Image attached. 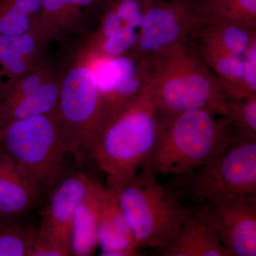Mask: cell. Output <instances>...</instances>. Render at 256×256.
Wrapping results in <instances>:
<instances>
[{"label": "cell", "mask_w": 256, "mask_h": 256, "mask_svg": "<svg viewBox=\"0 0 256 256\" xmlns=\"http://www.w3.org/2000/svg\"><path fill=\"white\" fill-rule=\"evenodd\" d=\"M142 57L144 86L159 118L201 109L228 118V96L188 42Z\"/></svg>", "instance_id": "1"}, {"label": "cell", "mask_w": 256, "mask_h": 256, "mask_svg": "<svg viewBox=\"0 0 256 256\" xmlns=\"http://www.w3.org/2000/svg\"><path fill=\"white\" fill-rule=\"evenodd\" d=\"M159 122L158 141L148 162L156 175L188 178L240 134L228 118L202 109L159 118Z\"/></svg>", "instance_id": "2"}, {"label": "cell", "mask_w": 256, "mask_h": 256, "mask_svg": "<svg viewBox=\"0 0 256 256\" xmlns=\"http://www.w3.org/2000/svg\"><path fill=\"white\" fill-rule=\"evenodd\" d=\"M0 150L47 196L68 172L67 160L76 152L57 112L14 121L0 128Z\"/></svg>", "instance_id": "3"}, {"label": "cell", "mask_w": 256, "mask_h": 256, "mask_svg": "<svg viewBox=\"0 0 256 256\" xmlns=\"http://www.w3.org/2000/svg\"><path fill=\"white\" fill-rule=\"evenodd\" d=\"M158 111L146 87L101 132L92 159L106 182L121 188L149 162L159 136Z\"/></svg>", "instance_id": "4"}, {"label": "cell", "mask_w": 256, "mask_h": 256, "mask_svg": "<svg viewBox=\"0 0 256 256\" xmlns=\"http://www.w3.org/2000/svg\"><path fill=\"white\" fill-rule=\"evenodd\" d=\"M156 176L146 163L119 192L121 210L140 250L168 246L192 213Z\"/></svg>", "instance_id": "5"}, {"label": "cell", "mask_w": 256, "mask_h": 256, "mask_svg": "<svg viewBox=\"0 0 256 256\" xmlns=\"http://www.w3.org/2000/svg\"><path fill=\"white\" fill-rule=\"evenodd\" d=\"M56 112L73 141L78 164L92 159L106 114L94 69L79 48L62 72Z\"/></svg>", "instance_id": "6"}, {"label": "cell", "mask_w": 256, "mask_h": 256, "mask_svg": "<svg viewBox=\"0 0 256 256\" xmlns=\"http://www.w3.org/2000/svg\"><path fill=\"white\" fill-rule=\"evenodd\" d=\"M188 180L186 193L201 202L216 194L256 196V138L240 134Z\"/></svg>", "instance_id": "7"}, {"label": "cell", "mask_w": 256, "mask_h": 256, "mask_svg": "<svg viewBox=\"0 0 256 256\" xmlns=\"http://www.w3.org/2000/svg\"><path fill=\"white\" fill-rule=\"evenodd\" d=\"M200 208L229 256H256V196L213 195Z\"/></svg>", "instance_id": "8"}, {"label": "cell", "mask_w": 256, "mask_h": 256, "mask_svg": "<svg viewBox=\"0 0 256 256\" xmlns=\"http://www.w3.org/2000/svg\"><path fill=\"white\" fill-rule=\"evenodd\" d=\"M198 0H149L132 52L146 56L180 42H188L200 24Z\"/></svg>", "instance_id": "9"}, {"label": "cell", "mask_w": 256, "mask_h": 256, "mask_svg": "<svg viewBox=\"0 0 256 256\" xmlns=\"http://www.w3.org/2000/svg\"><path fill=\"white\" fill-rule=\"evenodd\" d=\"M79 48L88 58L95 73L107 124L142 90L146 80L144 58L132 52L104 58Z\"/></svg>", "instance_id": "10"}, {"label": "cell", "mask_w": 256, "mask_h": 256, "mask_svg": "<svg viewBox=\"0 0 256 256\" xmlns=\"http://www.w3.org/2000/svg\"><path fill=\"white\" fill-rule=\"evenodd\" d=\"M90 176L69 171L47 195L37 234L70 252V230L76 208L87 188Z\"/></svg>", "instance_id": "11"}, {"label": "cell", "mask_w": 256, "mask_h": 256, "mask_svg": "<svg viewBox=\"0 0 256 256\" xmlns=\"http://www.w3.org/2000/svg\"><path fill=\"white\" fill-rule=\"evenodd\" d=\"M120 190L112 184H106L97 230L100 255L140 256V249L120 205Z\"/></svg>", "instance_id": "12"}, {"label": "cell", "mask_w": 256, "mask_h": 256, "mask_svg": "<svg viewBox=\"0 0 256 256\" xmlns=\"http://www.w3.org/2000/svg\"><path fill=\"white\" fill-rule=\"evenodd\" d=\"M104 190L105 185L90 176L87 188L76 208L72 220V256H92L98 248V225Z\"/></svg>", "instance_id": "13"}, {"label": "cell", "mask_w": 256, "mask_h": 256, "mask_svg": "<svg viewBox=\"0 0 256 256\" xmlns=\"http://www.w3.org/2000/svg\"><path fill=\"white\" fill-rule=\"evenodd\" d=\"M161 256H229L201 208L192 212L178 235L168 246L158 250Z\"/></svg>", "instance_id": "14"}, {"label": "cell", "mask_w": 256, "mask_h": 256, "mask_svg": "<svg viewBox=\"0 0 256 256\" xmlns=\"http://www.w3.org/2000/svg\"><path fill=\"white\" fill-rule=\"evenodd\" d=\"M42 198L28 178L0 150V217L20 220Z\"/></svg>", "instance_id": "15"}, {"label": "cell", "mask_w": 256, "mask_h": 256, "mask_svg": "<svg viewBox=\"0 0 256 256\" xmlns=\"http://www.w3.org/2000/svg\"><path fill=\"white\" fill-rule=\"evenodd\" d=\"M62 72L58 70L30 95L6 105L0 104V128L14 121L56 112Z\"/></svg>", "instance_id": "16"}, {"label": "cell", "mask_w": 256, "mask_h": 256, "mask_svg": "<svg viewBox=\"0 0 256 256\" xmlns=\"http://www.w3.org/2000/svg\"><path fill=\"white\" fill-rule=\"evenodd\" d=\"M256 40V31L225 23L200 24L188 40L242 58Z\"/></svg>", "instance_id": "17"}, {"label": "cell", "mask_w": 256, "mask_h": 256, "mask_svg": "<svg viewBox=\"0 0 256 256\" xmlns=\"http://www.w3.org/2000/svg\"><path fill=\"white\" fill-rule=\"evenodd\" d=\"M190 45L196 50L208 70L223 86L230 98L252 96L248 94L244 84L242 58L204 45L193 44Z\"/></svg>", "instance_id": "18"}, {"label": "cell", "mask_w": 256, "mask_h": 256, "mask_svg": "<svg viewBox=\"0 0 256 256\" xmlns=\"http://www.w3.org/2000/svg\"><path fill=\"white\" fill-rule=\"evenodd\" d=\"M200 24L225 23L256 31V0H198Z\"/></svg>", "instance_id": "19"}, {"label": "cell", "mask_w": 256, "mask_h": 256, "mask_svg": "<svg viewBox=\"0 0 256 256\" xmlns=\"http://www.w3.org/2000/svg\"><path fill=\"white\" fill-rule=\"evenodd\" d=\"M42 0H0V34L20 35L38 30Z\"/></svg>", "instance_id": "20"}, {"label": "cell", "mask_w": 256, "mask_h": 256, "mask_svg": "<svg viewBox=\"0 0 256 256\" xmlns=\"http://www.w3.org/2000/svg\"><path fill=\"white\" fill-rule=\"evenodd\" d=\"M84 14L67 0H42L38 30L50 41L73 28Z\"/></svg>", "instance_id": "21"}, {"label": "cell", "mask_w": 256, "mask_h": 256, "mask_svg": "<svg viewBox=\"0 0 256 256\" xmlns=\"http://www.w3.org/2000/svg\"><path fill=\"white\" fill-rule=\"evenodd\" d=\"M48 42L50 40L38 30L14 36L0 34V54L42 62L46 58L44 52Z\"/></svg>", "instance_id": "22"}, {"label": "cell", "mask_w": 256, "mask_h": 256, "mask_svg": "<svg viewBox=\"0 0 256 256\" xmlns=\"http://www.w3.org/2000/svg\"><path fill=\"white\" fill-rule=\"evenodd\" d=\"M34 228L0 217V256H28Z\"/></svg>", "instance_id": "23"}, {"label": "cell", "mask_w": 256, "mask_h": 256, "mask_svg": "<svg viewBox=\"0 0 256 256\" xmlns=\"http://www.w3.org/2000/svg\"><path fill=\"white\" fill-rule=\"evenodd\" d=\"M138 37V30L124 25L107 40L98 42L86 41L80 47L95 56L114 58L132 52L137 44Z\"/></svg>", "instance_id": "24"}, {"label": "cell", "mask_w": 256, "mask_h": 256, "mask_svg": "<svg viewBox=\"0 0 256 256\" xmlns=\"http://www.w3.org/2000/svg\"><path fill=\"white\" fill-rule=\"evenodd\" d=\"M228 114L240 134L256 138V95L229 99Z\"/></svg>", "instance_id": "25"}, {"label": "cell", "mask_w": 256, "mask_h": 256, "mask_svg": "<svg viewBox=\"0 0 256 256\" xmlns=\"http://www.w3.org/2000/svg\"><path fill=\"white\" fill-rule=\"evenodd\" d=\"M126 26L139 30L144 20L149 0H104Z\"/></svg>", "instance_id": "26"}, {"label": "cell", "mask_w": 256, "mask_h": 256, "mask_svg": "<svg viewBox=\"0 0 256 256\" xmlns=\"http://www.w3.org/2000/svg\"><path fill=\"white\" fill-rule=\"evenodd\" d=\"M70 252L53 240L42 236L34 228L28 256H68Z\"/></svg>", "instance_id": "27"}, {"label": "cell", "mask_w": 256, "mask_h": 256, "mask_svg": "<svg viewBox=\"0 0 256 256\" xmlns=\"http://www.w3.org/2000/svg\"><path fill=\"white\" fill-rule=\"evenodd\" d=\"M244 84L248 94L256 95V40L242 57Z\"/></svg>", "instance_id": "28"}, {"label": "cell", "mask_w": 256, "mask_h": 256, "mask_svg": "<svg viewBox=\"0 0 256 256\" xmlns=\"http://www.w3.org/2000/svg\"><path fill=\"white\" fill-rule=\"evenodd\" d=\"M69 4L72 5L80 11H88L94 10L101 0H67Z\"/></svg>", "instance_id": "29"}, {"label": "cell", "mask_w": 256, "mask_h": 256, "mask_svg": "<svg viewBox=\"0 0 256 256\" xmlns=\"http://www.w3.org/2000/svg\"><path fill=\"white\" fill-rule=\"evenodd\" d=\"M1 88H2V84H1V80H0V92H1Z\"/></svg>", "instance_id": "30"}]
</instances>
